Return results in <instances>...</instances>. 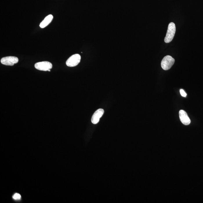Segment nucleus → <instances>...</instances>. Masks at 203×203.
Segmentation results:
<instances>
[{
	"mask_svg": "<svg viewBox=\"0 0 203 203\" xmlns=\"http://www.w3.org/2000/svg\"><path fill=\"white\" fill-rule=\"evenodd\" d=\"M176 32L175 25L174 23H170L168 25V30L164 39L165 42L169 43L173 39Z\"/></svg>",
	"mask_w": 203,
	"mask_h": 203,
	"instance_id": "f257e3e1",
	"label": "nucleus"
},
{
	"mask_svg": "<svg viewBox=\"0 0 203 203\" xmlns=\"http://www.w3.org/2000/svg\"><path fill=\"white\" fill-rule=\"evenodd\" d=\"M175 61V59L171 56H166L162 59L161 63V66L164 70H168L174 64Z\"/></svg>",
	"mask_w": 203,
	"mask_h": 203,
	"instance_id": "f03ea898",
	"label": "nucleus"
},
{
	"mask_svg": "<svg viewBox=\"0 0 203 203\" xmlns=\"http://www.w3.org/2000/svg\"><path fill=\"white\" fill-rule=\"evenodd\" d=\"M81 59V57L79 54L73 55L67 60L66 62V64L68 67H75L79 64Z\"/></svg>",
	"mask_w": 203,
	"mask_h": 203,
	"instance_id": "7ed1b4c3",
	"label": "nucleus"
},
{
	"mask_svg": "<svg viewBox=\"0 0 203 203\" xmlns=\"http://www.w3.org/2000/svg\"><path fill=\"white\" fill-rule=\"evenodd\" d=\"M35 67L38 70L47 71L51 69L52 68V65L48 61L40 62L36 63L35 64Z\"/></svg>",
	"mask_w": 203,
	"mask_h": 203,
	"instance_id": "20e7f679",
	"label": "nucleus"
},
{
	"mask_svg": "<svg viewBox=\"0 0 203 203\" xmlns=\"http://www.w3.org/2000/svg\"><path fill=\"white\" fill-rule=\"evenodd\" d=\"M1 61L2 64L5 65L12 66L17 64L19 61V59L17 57L9 56L2 58Z\"/></svg>",
	"mask_w": 203,
	"mask_h": 203,
	"instance_id": "39448f33",
	"label": "nucleus"
},
{
	"mask_svg": "<svg viewBox=\"0 0 203 203\" xmlns=\"http://www.w3.org/2000/svg\"><path fill=\"white\" fill-rule=\"evenodd\" d=\"M104 111L103 109L100 108L95 112L91 117V122L94 124H97L99 121L100 119L103 115Z\"/></svg>",
	"mask_w": 203,
	"mask_h": 203,
	"instance_id": "423d86ee",
	"label": "nucleus"
},
{
	"mask_svg": "<svg viewBox=\"0 0 203 203\" xmlns=\"http://www.w3.org/2000/svg\"><path fill=\"white\" fill-rule=\"evenodd\" d=\"M179 116L180 120L184 125H190L191 123V120L186 111L183 110H180Z\"/></svg>",
	"mask_w": 203,
	"mask_h": 203,
	"instance_id": "0eeeda50",
	"label": "nucleus"
},
{
	"mask_svg": "<svg viewBox=\"0 0 203 203\" xmlns=\"http://www.w3.org/2000/svg\"><path fill=\"white\" fill-rule=\"evenodd\" d=\"M53 16L52 14L48 15L44 18V19L42 21L40 25V27L41 28L46 27L50 24L52 20L53 19Z\"/></svg>",
	"mask_w": 203,
	"mask_h": 203,
	"instance_id": "6e6552de",
	"label": "nucleus"
},
{
	"mask_svg": "<svg viewBox=\"0 0 203 203\" xmlns=\"http://www.w3.org/2000/svg\"><path fill=\"white\" fill-rule=\"evenodd\" d=\"M21 196L19 194V193H15L14 195H13V198L14 200H20L21 199Z\"/></svg>",
	"mask_w": 203,
	"mask_h": 203,
	"instance_id": "1a4fd4ad",
	"label": "nucleus"
},
{
	"mask_svg": "<svg viewBox=\"0 0 203 203\" xmlns=\"http://www.w3.org/2000/svg\"><path fill=\"white\" fill-rule=\"evenodd\" d=\"M180 94H181V96H183V97H186V95H187V94H186V93L185 92V91H184L183 90H182V89L180 90Z\"/></svg>",
	"mask_w": 203,
	"mask_h": 203,
	"instance_id": "9d476101",
	"label": "nucleus"
}]
</instances>
